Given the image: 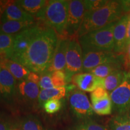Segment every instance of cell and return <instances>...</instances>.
Returning <instances> with one entry per match:
<instances>
[{"instance_id": "cell-12", "label": "cell", "mask_w": 130, "mask_h": 130, "mask_svg": "<svg viewBox=\"0 0 130 130\" xmlns=\"http://www.w3.org/2000/svg\"><path fill=\"white\" fill-rule=\"evenodd\" d=\"M72 83L80 90L92 92L96 89L104 88V78L98 77L90 72H81L74 75Z\"/></svg>"}, {"instance_id": "cell-2", "label": "cell", "mask_w": 130, "mask_h": 130, "mask_svg": "<svg viewBox=\"0 0 130 130\" xmlns=\"http://www.w3.org/2000/svg\"><path fill=\"white\" fill-rule=\"evenodd\" d=\"M125 14L122 1L109 0L100 9L86 13L77 37H79L87 32L98 30L110 23L116 22Z\"/></svg>"}, {"instance_id": "cell-28", "label": "cell", "mask_w": 130, "mask_h": 130, "mask_svg": "<svg viewBox=\"0 0 130 130\" xmlns=\"http://www.w3.org/2000/svg\"><path fill=\"white\" fill-rule=\"evenodd\" d=\"M61 106H62V102L60 100L52 99L45 102L43 105V108L46 113L52 115L60 111Z\"/></svg>"}, {"instance_id": "cell-9", "label": "cell", "mask_w": 130, "mask_h": 130, "mask_svg": "<svg viewBox=\"0 0 130 130\" xmlns=\"http://www.w3.org/2000/svg\"><path fill=\"white\" fill-rule=\"evenodd\" d=\"M42 28L38 25H33L14 35L12 50L6 58L17 62L19 58L27 51L32 39Z\"/></svg>"}, {"instance_id": "cell-14", "label": "cell", "mask_w": 130, "mask_h": 130, "mask_svg": "<svg viewBox=\"0 0 130 130\" xmlns=\"http://www.w3.org/2000/svg\"><path fill=\"white\" fill-rule=\"evenodd\" d=\"M129 18V13L122 16L115 24L113 31L114 50L113 52L118 54H125L126 30Z\"/></svg>"}, {"instance_id": "cell-24", "label": "cell", "mask_w": 130, "mask_h": 130, "mask_svg": "<svg viewBox=\"0 0 130 130\" xmlns=\"http://www.w3.org/2000/svg\"><path fill=\"white\" fill-rule=\"evenodd\" d=\"M108 130H130V122L127 114L115 115L108 123Z\"/></svg>"}, {"instance_id": "cell-18", "label": "cell", "mask_w": 130, "mask_h": 130, "mask_svg": "<svg viewBox=\"0 0 130 130\" xmlns=\"http://www.w3.org/2000/svg\"><path fill=\"white\" fill-rule=\"evenodd\" d=\"M0 65L2 68L7 69L13 77L19 81L27 79L31 72L20 63L5 57H1L0 59Z\"/></svg>"}, {"instance_id": "cell-3", "label": "cell", "mask_w": 130, "mask_h": 130, "mask_svg": "<svg viewBox=\"0 0 130 130\" xmlns=\"http://www.w3.org/2000/svg\"><path fill=\"white\" fill-rule=\"evenodd\" d=\"M68 9L69 1H48L39 19L45 22L48 27L53 29L58 37H65Z\"/></svg>"}, {"instance_id": "cell-13", "label": "cell", "mask_w": 130, "mask_h": 130, "mask_svg": "<svg viewBox=\"0 0 130 130\" xmlns=\"http://www.w3.org/2000/svg\"><path fill=\"white\" fill-rule=\"evenodd\" d=\"M17 80L7 69H0V98L7 102L13 101L16 98Z\"/></svg>"}, {"instance_id": "cell-8", "label": "cell", "mask_w": 130, "mask_h": 130, "mask_svg": "<svg viewBox=\"0 0 130 130\" xmlns=\"http://www.w3.org/2000/svg\"><path fill=\"white\" fill-rule=\"evenodd\" d=\"M70 109L80 121L92 119L94 111L86 94L79 89H74L69 96Z\"/></svg>"}, {"instance_id": "cell-15", "label": "cell", "mask_w": 130, "mask_h": 130, "mask_svg": "<svg viewBox=\"0 0 130 130\" xmlns=\"http://www.w3.org/2000/svg\"><path fill=\"white\" fill-rule=\"evenodd\" d=\"M10 21L34 23L35 18L24 11L15 1H9L3 12L1 23Z\"/></svg>"}, {"instance_id": "cell-11", "label": "cell", "mask_w": 130, "mask_h": 130, "mask_svg": "<svg viewBox=\"0 0 130 130\" xmlns=\"http://www.w3.org/2000/svg\"><path fill=\"white\" fill-rule=\"evenodd\" d=\"M92 106L94 113L100 116L111 115L113 107L108 92L104 88L99 87L90 94Z\"/></svg>"}, {"instance_id": "cell-38", "label": "cell", "mask_w": 130, "mask_h": 130, "mask_svg": "<svg viewBox=\"0 0 130 130\" xmlns=\"http://www.w3.org/2000/svg\"><path fill=\"white\" fill-rule=\"evenodd\" d=\"M1 65H0V69H1Z\"/></svg>"}, {"instance_id": "cell-5", "label": "cell", "mask_w": 130, "mask_h": 130, "mask_svg": "<svg viewBox=\"0 0 130 130\" xmlns=\"http://www.w3.org/2000/svg\"><path fill=\"white\" fill-rule=\"evenodd\" d=\"M66 73L67 83L72 81L74 75L82 72L83 50L78 37L69 38L66 54Z\"/></svg>"}, {"instance_id": "cell-23", "label": "cell", "mask_w": 130, "mask_h": 130, "mask_svg": "<svg viewBox=\"0 0 130 130\" xmlns=\"http://www.w3.org/2000/svg\"><path fill=\"white\" fill-rule=\"evenodd\" d=\"M126 71L121 69L114 71L104 78V89L110 93L119 87L124 79Z\"/></svg>"}, {"instance_id": "cell-16", "label": "cell", "mask_w": 130, "mask_h": 130, "mask_svg": "<svg viewBox=\"0 0 130 130\" xmlns=\"http://www.w3.org/2000/svg\"><path fill=\"white\" fill-rule=\"evenodd\" d=\"M40 90L38 84L25 80L19 81L17 84L16 98L21 101L32 104L38 101Z\"/></svg>"}, {"instance_id": "cell-26", "label": "cell", "mask_w": 130, "mask_h": 130, "mask_svg": "<svg viewBox=\"0 0 130 130\" xmlns=\"http://www.w3.org/2000/svg\"><path fill=\"white\" fill-rule=\"evenodd\" d=\"M72 130H108V127L100 124L92 119L80 121Z\"/></svg>"}, {"instance_id": "cell-25", "label": "cell", "mask_w": 130, "mask_h": 130, "mask_svg": "<svg viewBox=\"0 0 130 130\" xmlns=\"http://www.w3.org/2000/svg\"><path fill=\"white\" fill-rule=\"evenodd\" d=\"M14 35L0 34V56L6 58L13 48Z\"/></svg>"}, {"instance_id": "cell-10", "label": "cell", "mask_w": 130, "mask_h": 130, "mask_svg": "<svg viewBox=\"0 0 130 130\" xmlns=\"http://www.w3.org/2000/svg\"><path fill=\"white\" fill-rule=\"evenodd\" d=\"M113 51H93L83 52L82 72H90L100 65L111 62L119 57Z\"/></svg>"}, {"instance_id": "cell-1", "label": "cell", "mask_w": 130, "mask_h": 130, "mask_svg": "<svg viewBox=\"0 0 130 130\" xmlns=\"http://www.w3.org/2000/svg\"><path fill=\"white\" fill-rule=\"evenodd\" d=\"M58 39L53 29L42 27L17 62L31 72L39 74L45 72L51 64Z\"/></svg>"}, {"instance_id": "cell-6", "label": "cell", "mask_w": 130, "mask_h": 130, "mask_svg": "<svg viewBox=\"0 0 130 130\" xmlns=\"http://www.w3.org/2000/svg\"><path fill=\"white\" fill-rule=\"evenodd\" d=\"M113 111L116 115L127 114L130 110V71H126L122 83L110 93Z\"/></svg>"}, {"instance_id": "cell-29", "label": "cell", "mask_w": 130, "mask_h": 130, "mask_svg": "<svg viewBox=\"0 0 130 130\" xmlns=\"http://www.w3.org/2000/svg\"><path fill=\"white\" fill-rule=\"evenodd\" d=\"M39 87L42 90L54 88V86L52 82L51 73L46 71L40 74Z\"/></svg>"}, {"instance_id": "cell-7", "label": "cell", "mask_w": 130, "mask_h": 130, "mask_svg": "<svg viewBox=\"0 0 130 130\" xmlns=\"http://www.w3.org/2000/svg\"><path fill=\"white\" fill-rule=\"evenodd\" d=\"M86 10L84 1L71 0L69 1L68 16L65 30V37L68 38L77 37Z\"/></svg>"}, {"instance_id": "cell-22", "label": "cell", "mask_w": 130, "mask_h": 130, "mask_svg": "<svg viewBox=\"0 0 130 130\" xmlns=\"http://www.w3.org/2000/svg\"><path fill=\"white\" fill-rule=\"evenodd\" d=\"M66 94V89L65 87L61 88H53L45 89L40 91L38 98V105L40 107H43V105L47 101L52 99L60 100L63 98Z\"/></svg>"}, {"instance_id": "cell-39", "label": "cell", "mask_w": 130, "mask_h": 130, "mask_svg": "<svg viewBox=\"0 0 130 130\" xmlns=\"http://www.w3.org/2000/svg\"><path fill=\"white\" fill-rule=\"evenodd\" d=\"M129 71H130V70H129Z\"/></svg>"}, {"instance_id": "cell-20", "label": "cell", "mask_w": 130, "mask_h": 130, "mask_svg": "<svg viewBox=\"0 0 130 130\" xmlns=\"http://www.w3.org/2000/svg\"><path fill=\"white\" fill-rule=\"evenodd\" d=\"M33 25L34 23L31 22L7 21L0 24V34L14 35Z\"/></svg>"}, {"instance_id": "cell-27", "label": "cell", "mask_w": 130, "mask_h": 130, "mask_svg": "<svg viewBox=\"0 0 130 130\" xmlns=\"http://www.w3.org/2000/svg\"><path fill=\"white\" fill-rule=\"evenodd\" d=\"M51 79L55 88L64 87L67 83L66 73L63 71H56L52 72Z\"/></svg>"}, {"instance_id": "cell-34", "label": "cell", "mask_w": 130, "mask_h": 130, "mask_svg": "<svg viewBox=\"0 0 130 130\" xmlns=\"http://www.w3.org/2000/svg\"><path fill=\"white\" fill-rule=\"evenodd\" d=\"M9 3V1H0V24L1 22V18L5 8Z\"/></svg>"}, {"instance_id": "cell-32", "label": "cell", "mask_w": 130, "mask_h": 130, "mask_svg": "<svg viewBox=\"0 0 130 130\" xmlns=\"http://www.w3.org/2000/svg\"><path fill=\"white\" fill-rule=\"evenodd\" d=\"M27 79L31 81V82H32L34 83H36L39 85V83L40 80V76L37 73L34 72H30Z\"/></svg>"}, {"instance_id": "cell-33", "label": "cell", "mask_w": 130, "mask_h": 130, "mask_svg": "<svg viewBox=\"0 0 130 130\" xmlns=\"http://www.w3.org/2000/svg\"><path fill=\"white\" fill-rule=\"evenodd\" d=\"M130 44V13H129V18H128V22L127 25V30H126V36L125 45V53H126L128 46Z\"/></svg>"}, {"instance_id": "cell-36", "label": "cell", "mask_w": 130, "mask_h": 130, "mask_svg": "<svg viewBox=\"0 0 130 130\" xmlns=\"http://www.w3.org/2000/svg\"><path fill=\"white\" fill-rule=\"evenodd\" d=\"M125 70L126 71H128L129 70H130V60L128 61V62L126 63V66H125Z\"/></svg>"}, {"instance_id": "cell-19", "label": "cell", "mask_w": 130, "mask_h": 130, "mask_svg": "<svg viewBox=\"0 0 130 130\" xmlns=\"http://www.w3.org/2000/svg\"><path fill=\"white\" fill-rule=\"evenodd\" d=\"M16 4L28 14L39 19L48 3L46 0H18Z\"/></svg>"}, {"instance_id": "cell-31", "label": "cell", "mask_w": 130, "mask_h": 130, "mask_svg": "<svg viewBox=\"0 0 130 130\" xmlns=\"http://www.w3.org/2000/svg\"><path fill=\"white\" fill-rule=\"evenodd\" d=\"M0 130H18L17 125H11L8 122L0 121Z\"/></svg>"}, {"instance_id": "cell-30", "label": "cell", "mask_w": 130, "mask_h": 130, "mask_svg": "<svg viewBox=\"0 0 130 130\" xmlns=\"http://www.w3.org/2000/svg\"><path fill=\"white\" fill-rule=\"evenodd\" d=\"M107 0H85L84 5L87 12H92L102 7L107 3Z\"/></svg>"}, {"instance_id": "cell-21", "label": "cell", "mask_w": 130, "mask_h": 130, "mask_svg": "<svg viewBox=\"0 0 130 130\" xmlns=\"http://www.w3.org/2000/svg\"><path fill=\"white\" fill-rule=\"evenodd\" d=\"M18 130H48L37 116L28 115L22 118L17 125Z\"/></svg>"}, {"instance_id": "cell-17", "label": "cell", "mask_w": 130, "mask_h": 130, "mask_svg": "<svg viewBox=\"0 0 130 130\" xmlns=\"http://www.w3.org/2000/svg\"><path fill=\"white\" fill-rule=\"evenodd\" d=\"M69 38L58 37L51 64L47 71L52 73L56 71H64L66 69V54Z\"/></svg>"}, {"instance_id": "cell-37", "label": "cell", "mask_w": 130, "mask_h": 130, "mask_svg": "<svg viewBox=\"0 0 130 130\" xmlns=\"http://www.w3.org/2000/svg\"><path fill=\"white\" fill-rule=\"evenodd\" d=\"M127 116H128V119H129V121L130 122V110H129V111H128V113H127Z\"/></svg>"}, {"instance_id": "cell-4", "label": "cell", "mask_w": 130, "mask_h": 130, "mask_svg": "<svg viewBox=\"0 0 130 130\" xmlns=\"http://www.w3.org/2000/svg\"><path fill=\"white\" fill-rule=\"evenodd\" d=\"M116 22H112L101 28L87 32L78 37L83 52L113 51V31Z\"/></svg>"}, {"instance_id": "cell-35", "label": "cell", "mask_w": 130, "mask_h": 130, "mask_svg": "<svg viewBox=\"0 0 130 130\" xmlns=\"http://www.w3.org/2000/svg\"><path fill=\"white\" fill-rule=\"evenodd\" d=\"M125 68L126 63L130 60V44L126 50V53H125Z\"/></svg>"}]
</instances>
